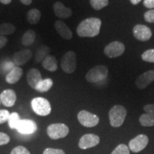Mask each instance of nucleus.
<instances>
[{"mask_svg":"<svg viewBox=\"0 0 154 154\" xmlns=\"http://www.w3.org/2000/svg\"><path fill=\"white\" fill-rule=\"evenodd\" d=\"M61 66L66 74H72L76 69V55L73 51L66 52L61 58Z\"/></svg>","mask_w":154,"mask_h":154,"instance_id":"423d86ee","label":"nucleus"},{"mask_svg":"<svg viewBox=\"0 0 154 154\" xmlns=\"http://www.w3.org/2000/svg\"><path fill=\"white\" fill-rule=\"evenodd\" d=\"M10 154H31L30 152L28 151L26 148L24 146H19L17 147L14 148L11 152Z\"/></svg>","mask_w":154,"mask_h":154,"instance_id":"7c9ffc66","label":"nucleus"},{"mask_svg":"<svg viewBox=\"0 0 154 154\" xmlns=\"http://www.w3.org/2000/svg\"><path fill=\"white\" fill-rule=\"evenodd\" d=\"M42 77L37 69H31L27 73V82L31 87L35 89L36 86L42 82Z\"/></svg>","mask_w":154,"mask_h":154,"instance_id":"a211bd4d","label":"nucleus"},{"mask_svg":"<svg viewBox=\"0 0 154 154\" xmlns=\"http://www.w3.org/2000/svg\"><path fill=\"white\" fill-rule=\"evenodd\" d=\"M54 11L56 16L61 19H68L72 15V9L67 8L60 2H57L54 5Z\"/></svg>","mask_w":154,"mask_h":154,"instance_id":"f3484780","label":"nucleus"},{"mask_svg":"<svg viewBox=\"0 0 154 154\" xmlns=\"http://www.w3.org/2000/svg\"><path fill=\"white\" fill-rule=\"evenodd\" d=\"M50 51V49L47 46H42L37 50L35 56V60L37 63L40 62V61H44V59L49 55V53Z\"/></svg>","mask_w":154,"mask_h":154,"instance_id":"a878e982","label":"nucleus"},{"mask_svg":"<svg viewBox=\"0 0 154 154\" xmlns=\"http://www.w3.org/2000/svg\"><path fill=\"white\" fill-rule=\"evenodd\" d=\"M20 2L25 5H29L32 4V0H20Z\"/></svg>","mask_w":154,"mask_h":154,"instance_id":"58836bf2","label":"nucleus"},{"mask_svg":"<svg viewBox=\"0 0 154 154\" xmlns=\"http://www.w3.org/2000/svg\"><path fill=\"white\" fill-rule=\"evenodd\" d=\"M36 38V32L34 30L29 29L25 32L22 37V44L25 47H29L31 46L35 41Z\"/></svg>","mask_w":154,"mask_h":154,"instance_id":"412c9836","label":"nucleus"},{"mask_svg":"<svg viewBox=\"0 0 154 154\" xmlns=\"http://www.w3.org/2000/svg\"><path fill=\"white\" fill-rule=\"evenodd\" d=\"M42 66L45 69L51 72H54L57 70V61L52 55H48L42 61Z\"/></svg>","mask_w":154,"mask_h":154,"instance_id":"aec40b11","label":"nucleus"},{"mask_svg":"<svg viewBox=\"0 0 154 154\" xmlns=\"http://www.w3.org/2000/svg\"><path fill=\"white\" fill-rule=\"evenodd\" d=\"M134 37L141 42L149 41L152 36L151 29L143 24H137L133 29Z\"/></svg>","mask_w":154,"mask_h":154,"instance_id":"9d476101","label":"nucleus"},{"mask_svg":"<svg viewBox=\"0 0 154 154\" xmlns=\"http://www.w3.org/2000/svg\"><path fill=\"white\" fill-rule=\"evenodd\" d=\"M125 46L120 42H113L109 44L104 49V54L109 58L120 57L124 53Z\"/></svg>","mask_w":154,"mask_h":154,"instance_id":"1a4fd4ad","label":"nucleus"},{"mask_svg":"<svg viewBox=\"0 0 154 154\" xmlns=\"http://www.w3.org/2000/svg\"><path fill=\"white\" fill-rule=\"evenodd\" d=\"M10 141V138L7 134L0 132V146L5 145Z\"/></svg>","mask_w":154,"mask_h":154,"instance_id":"f704fd0d","label":"nucleus"},{"mask_svg":"<svg viewBox=\"0 0 154 154\" xmlns=\"http://www.w3.org/2000/svg\"><path fill=\"white\" fill-rule=\"evenodd\" d=\"M139 122L141 126L151 127L154 126V113H143L140 116Z\"/></svg>","mask_w":154,"mask_h":154,"instance_id":"4be33fe9","label":"nucleus"},{"mask_svg":"<svg viewBox=\"0 0 154 154\" xmlns=\"http://www.w3.org/2000/svg\"><path fill=\"white\" fill-rule=\"evenodd\" d=\"M141 58L146 62L154 63V49H148L142 54Z\"/></svg>","mask_w":154,"mask_h":154,"instance_id":"c85d7f7f","label":"nucleus"},{"mask_svg":"<svg viewBox=\"0 0 154 154\" xmlns=\"http://www.w3.org/2000/svg\"><path fill=\"white\" fill-rule=\"evenodd\" d=\"M91 7L96 10L104 8L109 5V0H90Z\"/></svg>","mask_w":154,"mask_h":154,"instance_id":"cd10ccee","label":"nucleus"},{"mask_svg":"<svg viewBox=\"0 0 154 154\" xmlns=\"http://www.w3.org/2000/svg\"><path fill=\"white\" fill-rule=\"evenodd\" d=\"M77 118L82 126L88 128L97 126L99 123V118L97 116L85 110L81 111L78 113Z\"/></svg>","mask_w":154,"mask_h":154,"instance_id":"0eeeda50","label":"nucleus"},{"mask_svg":"<svg viewBox=\"0 0 154 154\" xmlns=\"http://www.w3.org/2000/svg\"><path fill=\"white\" fill-rule=\"evenodd\" d=\"M143 110L147 113H154V104H147L143 106Z\"/></svg>","mask_w":154,"mask_h":154,"instance_id":"c9c22d12","label":"nucleus"},{"mask_svg":"<svg viewBox=\"0 0 154 154\" xmlns=\"http://www.w3.org/2000/svg\"><path fill=\"white\" fill-rule=\"evenodd\" d=\"M111 154H130V149L125 144H119Z\"/></svg>","mask_w":154,"mask_h":154,"instance_id":"c756f323","label":"nucleus"},{"mask_svg":"<svg viewBox=\"0 0 154 154\" xmlns=\"http://www.w3.org/2000/svg\"><path fill=\"white\" fill-rule=\"evenodd\" d=\"M130 1H131V2L133 4V5H138V3H140L141 0H130Z\"/></svg>","mask_w":154,"mask_h":154,"instance_id":"a19ab883","label":"nucleus"},{"mask_svg":"<svg viewBox=\"0 0 154 154\" xmlns=\"http://www.w3.org/2000/svg\"><path fill=\"white\" fill-rule=\"evenodd\" d=\"M143 5L148 9L154 8V0H144Z\"/></svg>","mask_w":154,"mask_h":154,"instance_id":"e433bc0d","label":"nucleus"},{"mask_svg":"<svg viewBox=\"0 0 154 154\" xmlns=\"http://www.w3.org/2000/svg\"><path fill=\"white\" fill-rule=\"evenodd\" d=\"M54 26L58 34L63 38H64V39L70 40L73 37L72 32L69 28V26L64 22H63L62 21H56Z\"/></svg>","mask_w":154,"mask_h":154,"instance_id":"dca6fc26","label":"nucleus"},{"mask_svg":"<svg viewBox=\"0 0 154 154\" xmlns=\"http://www.w3.org/2000/svg\"><path fill=\"white\" fill-rule=\"evenodd\" d=\"M41 19V12L37 9H32L27 13V21L31 24H36Z\"/></svg>","mask_w":154,"mask_h":154,"instance_id":"5701e85b","label":"nucleus"},{"mask_svg":"<svg viewBox=\"0 0 154 154\" xmlns=\"http://www.w3.org/2000/svg\"><path fill=\"white\" fill-rule=\"evenodd\" d=\"M149 143V138L145 134H140L130 140L128 148L133 153L143 151Z\"/></svg>","mask_w":154,"mask_h":154,"instance_id":"6e6552de","label":"nucleus"},{"mask_svg":"<svg viewBox=\"0 0 154 154\" xmlns=\"http://www.w3.org/2000/svg\"><path fill=\"white\" fill-rule=\"evenodd\" d=\"M144 19L147 22L154 23V9L146 11L144 14Z\"/></svg>","mask_w":154,"mask_h":154,"instance_id":"473e14b6","label":"nucleus"},{"mask_svg":"<svg viewBox=\"0 0 154 154\" xmlns=\"http://www.w3.org/2000/svg\"><path fill=\"white\" fill-rule=\"evenodd\" d=\"M69 132V127L64 124H53L49 125L47 128L48 136L54 140L66 137Z\"/></svg>","mask_w":154,"mask_h":154,"instance_id":"39448f33","label":"nucleus"},{"mask_svg":"<svg viewBox=\"0 0 154 154\" xmlns=\"http://www.w3.org/2000/svg\"><path fill=\"white\" fill-rule=\"evenodd\" d=\"M0 2L4 5H9V3H11V0H0Z\"/></svg>","mask_w":154,"mask_h":154,"instance_id":"ea45409f","label":"nucleus"},{"mask_svg":"<svg viewBox=\"0 0 154 154\" xmlns=\"http://www.w3.org/2000/svg\"><path fill=\"white\" fill-rule=\"evenodd\" d=\"M22 69L19 66H14L6 76V82L10 84H16L22 78Z\"/></svg>","mask_w":154,"mask_h":154,"instance_id":"6ab92c4d","label":"nucleus"},{"mask_svg":"<svg viewBox=\"0 0 154 154\" xmlns=\"http://www.w3.org/2000/svg\"><path fill=\"white\" fill-rule=\"evenodd\" d=\"M109 74L107 67L103 65L96 66L90 69L86 75V79L90 83H98L104 80Z\"/></svg>","mask_w":154,"mask_h":154,"instance_id":"7ed1b4c3","label":"nucleus"},{"mask_svg":"<svg viewBox=\"0 0 154 154\" xmlns=\"http://www.w3.org/2000/svg\"><path fill=\"white\" fill-rule=\"evenodd\" d=\"M43 154H65L64 151L61 149L48 148L44 150Z\"/></svg>","mask_w":154,"mask_h":154,"instance_id":"72a5a7b5","label":"nucleus"},{"mask_svg":"<svg viewBox=\"0 0 154 154\" xmlns=\"http://www.w3.org/2000/svg\"><path fill=\"white\" fill-rule=\"evenodd\" d=\"M100 142V138L93 134H85L80 138L79 146L82 149H87L96 146Z\"/></svg>","mask_w":154,"mask_h":154,"instance_id":"9b49d317","label":"nucleus"},{"mask_svg":"<svg viewBox=\"0 0 154 154\" xmlns=\"http://www.w3.org/2000/svg\"><path fill=\"white\" fill-rule=\"evenodd\" d=\"M32 52L29 49H24L22 51H17L14 54V63L17 66H22L29 61L32 57Z\"/></svg>","mask_w":154,"mask_h":154,"instance_id":"2eb2a0df","label":"nucleus"},{"mask_svg":"<svg viewBox=\"0 0 154 154\" xmlns=\"http://www.w3.org/2000/svg\"><path fill=\"white\" fill-rule=\"evenodd\" d=\"M9 116H10V113L8 111L1 109L0 110V124H2L6 121H8Z\"/></svg>","mask_w":154,"mask_h":154,"instance_id":"2f4dec72","label":"nucleus"},{"mask_svg":"<svg viewBox=\"0 0 154 154\" xmlns=\"http://www.w3.org/2000/svg\"><path fill=\"white\" fill-rule=\"evenodd\" d=\"M21 121L20 117L17 112H13L10 113L9 118L8 119L9 126L11 129H17V126L19 124V121Z\"/></svg>","mask_w":154,"mask_h":154,"instance_id":"bb28decb","label":"nucleus"},{"mask_svg":"<svg viewBox=\"0 0 154 154\" xmlns=\"http://www.w3.org/2000/svg\"><path fill=\"white\" fill-rule=\"evenodd\" d=\"M53 86V81L51 79H42V81L36 86L35 90L37 91L42 92H47Z\"/></svg>","mask_w":154,"mask_h":154,"instance_id":"b1692460","label":"nucleus"},{"mask_svg":"<svg viewBox=\"0 0 154 154\" xmlns=\"http://www.w3.org/2000/svg\"><path fill=\"white\" fill-rule=\"evenodd\" d=\"M7 42H8V40H7V38L6 36H0V49L5 47L7 44Z\"/></svg>","mask_w":154,"mask_h":154,"instance_id":"4c0bfd02","label":"nucleus"},{"mask_svg":"<svg viewBox=\"0 0 154 154\" xmlns=\"http://www.w3.org/2000/svg\"><path fill=\"white\" fill-rule=\"evenodd\" d=\"M0 101L5 106H13L17 101L16 93L12 89H6L0 95Z\"/></svg>","mask_w":154,"mask_h":154,"instance_id":"4468645a","label":"nucleus"},{"mask_svg":"<svg viewBox=\"0 0 154 154\" xmlns=\"http://www.w3.org/2000/svg\"><path fill=\"white\" fill-rule=\"evenodd\" d=\"M32 107L36 114L42 116H48L51 113V104L47 99L42 97H36L32 99Z\"/></svg>","mask_w":154,"mask_h":154,"instance_id":"20e7f679","label":"nucleus"},{"mask_svg":"<svg viewBox=\"0 0 154 154\" xmlns=\"http://www.w3.org/2000/svg\"><path fill=\"white\" fill-rule=\"evenodd\" d=\"M0 103H1V101H0Z\"/></svg>","mask_w":154,"mask_h":154,"instance_id":"79ce46f5","label":"nucleus"},{"mask_svg":"<svg viewBox=\"0 0 154 154\" xmlns=\"http://www.w3.org/2000/svg\"><path fill=\"white\" fill-rule=\"evenodd\" d=\"M127 114L126 108L121 105H116L109 112V121L111 126L118 128L124 124Z\"/></svg>","mask_w":154,"mask_h":154,"instance_id":"f03ea898","label":"nucleus"},{"mask_svg":"<svg viewBox=\"0 0 154 154\" xmlns=\"http://www.w3.org/2000/svg\"><path fill=\"white\" fill-rule=\"evenodd\" d=\"M101 26V21L95 17L83 20L78 25L76 33L81 37H94L99 35Z\"/></svg>","mask_w":154,"mask_h":154,"instance_id":"f257e3e1","label":"nucleus"},{"mask_svg":"<svg viewBox=\"0 0 154 154\" xmlns=\"http://www.w3.org/2000/svg\"><path fill=\"white\" fill-rule=\"evenodd\" d=\"M17 130L22 134H32L37 130V125L30 119H21Z\"/></svg>","mask_w":154,"mask_h":154,"instance_id":"f8f14e48","label":"nucleus"},{"mask_svg":"<svg viewBox=\"0 0 154 154\" xmlns=\"http://www.w3.org/2000/svg\"><path fill=\"white\" fill-rule=\"evenodd\" d=\"M154 81V70H150L140 75L136 81V85L140 89L147 87Z\"/></svg>","mask_w":154,"mask_h":154,"instance_id":"ddd939ff","label":"nucleus"},{"mask_svg":"<svg viewBox=\"0 0 154 154\" xmlns=\"http://www.w3.org/2000/svg\"><path fill=\"white\" fill-rule=\"evenodd\" d=\"M16 31V27L10 23H3L0 24V36L8 35L14 34Z\"/></svg>","mask_w":154,"mask_h":154,"instance_id":"393cba45","label":"nucleus"}]
</instances>
